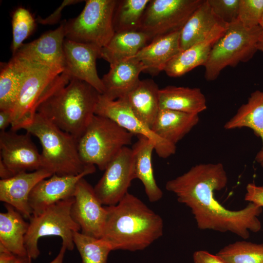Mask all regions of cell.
<instances>
[{
    "label": "cell",
    "mask_w": 263,
    "mask_h": 263,
    "mask_svg": "<svg viewBox=\"0 0 263 263\" xmlns=\"http://www.w3.org/2000/svg\"><path fill=\"white\" fill-rule=\"evenodd\" d=\"M227 181L222 163L200 164L168 181L165 188L190 209L200 229L230 232L245 240L250 232L261 230L259 216L263 208L252 203L240 210L226 208L215 198V192L224 189Z\"/></svg>",
    "instance_id": "6da1fadb"
},
{
    "label": "cell",
    "mask_w": 263,
    "mask_h": 263,
    "mask_svg": "<svg viewBox=\"0 0 263 263\" xmlns=\"http://www.w3.org/2000/svg\"><path fill=\"white\" fill-rule=\"evenodd\" d=\"M107 211L102 239L112 250H142L163 234L162 217L136 196L128 192Z\"/></svg>",
    "instance_id": "7a4b0ae2"
},
{
    "label": "cell",
    "mask_w": 263,
    "mask_h": 263,
    "mask_svg": "<svg viewBox=\"0 0 263 263\" xmlns=\"http://www.w3.org/2000/svg\"><path fill=\"white\" fill-rule=\"evenodd\" d=\"M100 94L89 84L71 78L41 103L37 113L77 140L95 115Z\"/></svg>",
    "instance_id": "3957f363"
},
{
    "label": "cell",
    "mask_w": 263,
    "mask_h": 263,
    "mask_svg": "<svg viewBox=\"0 0 263 263\" xmlns=\"http://www.w3.org/2000/svg\"><path fill=\"white\" fill-rule=\"evenodd\" d=\"M22 72L19 94L12 111L11 130L23 129L33 120L38 107L68 84L70 76L61 70L13 56Z\"/></svg>",
    "instance_id": "277c9868"
},
{
    "label": "cell",
    "mask_w": 263,
    "mask_h": 263,
    "mask_svg": "<svg viewBox=\"0 0 263 263\" xmlns=\"http://www.w3.org/2000/svg\"><path fill=\"white\" fill-rule=\"evenodd\" d=\"M23 130L39 141L41 169L53 175H75L92 166L86 165L81 161L77 140L40 113H37Z\"/></svg>",
    "instance_id": "5b68a950"
},
{
    "label": "cell",
    "mask_w": 263,
    "mask_h": 263,
    "mask_svg": "<svg viewBox=\"0 0 263 263\" xmlns=\"http://www.w3.org/2000/svg\"><path fill=\"white\" fill-rule=\"evenodd\" d=\"M133 135L112 119L95 114L77 140L80 159L104 171L120 150L132 144Z\"/></svg>",
    "instance_id": "8992f818"
},
{
    "label": "cell",
    "mask_w": 263,
    "mask_h": 263,
    "mask_svg": "<svg viewBox=\"0 0 263 263\" xmlns=\"http://www.w3.org/2000/svg\"><path fill=\"white\" fill-rule=\"evenodd\" d=\"M260 33L259 26L248 29L238 19L228 24L224 34L213 45L204 66L206 80L214 81L226 67H234L252 59L258 51Z\"/></svg>",
    "instance_id": "52a82bcc"
},
{
    "label": "cell",
    "mask_w": 263,
    "mask_h": 263,
    "mask_svg": "<svg viewBox=\"0 0 263 263\" xmlns=\"http://www.w3.org/2000/svg\"><path fill=\"white\" fill-rule=\"evenodd\" d=\"M74 201V197L68 198L49 206L39 213L32 214L25 236V248L32 259H37L40 254L38 241L45 236H58L62 239V245L67 250H73L74 233L80 230L71 214Z\"/></svg>",
    "instance_id": "ba28073f"
},
{
    "label": "cell",
    "mask_w": 263,
    "mask_h": 263,
    "mask_svg": "<svg viewBox=\"0 0 263 263\" xmlns=\"http://www.w3.org/2000/svg\"><path fill=\"white\" fill-rule=\"evenodd\" d=\"M76 17L63 22L65 38L105 47L115 33L113 18L117 0H87Z\"/></svg>",
    "instance_id": "9c48e42d"
},
{
    "label": "cell",
    "mask_w": 263,
    "mask_h": 263,
    "mask_svg": "<svg viewBox=\"0 0 263 263\" xmlns=\"http://www.w3.org/2000/svg\"><path fill=\"white\" fill-rule=\"evenodd\" d=\"M204 0H150L138 30L150 41L159 37L180 31Z\"/></svg>",
    "instance_id": "30bf717a"
},
{
    "label": "cell",
    "mask_w": 263,
    "mask_h": 263,
    "mask_svg": "<svg viewBox=\"0 0 263 263\" xmlns=\"http://www.w3.org/2000/svg\"><path fill=\"white\" fill-rule=\"evenodd\" d=\"M135 179L132 148L125 147L113 158L94 187L97 198L104 206L116 205L128 192Z\"/></svg>",
    "instance_id": "8fae6325"
},
{
    "label": "cell",
    "mask_w": 263,
    "mask_h": 263,
    "mask_svg": "<svg viewBox=\"0 0 263 263\" xmlns=\"http://www.w3.org/2000/svg\"><path fill=\"white\" fill-rule=\"evenodd\" d=\"M95 114L109 118L133 135H143L154 144L155 151L160 158L174 154L176 145L162 139L140 120L131 109L125 97L111 100L100 94Z\"/></svg>",
    "instance_id": "7c38bea8"
},
{
    "label": "cell",
    "mask_w": 263,
    "mask_h": 263,
    "mask_svg": "<svg viewBox=\"0 0 263 263\" xmlns=\"http://www.w3.org/2000/svg\"><path fill=\"white\" fill-rule=\"evenodd\" d=\"M71 214L80 227L81 232L96 238L101 237L107 211L96 195L94 188L84 177L77 183Z\"/></svg>",
    "instance_id": "4fadbf2b"
},
{
    "label": "cell",
    "mask_w": 263,
    "mask_h": 263,
    "mask_svg": "<svg viewBox=\"0 0 263 263\" xmlns=\"http://www.w3.org/2000/svg\"><path fill=\"white\" fill-rule=\"evenodd\" d=\"M101 49L94 45L65 38L63 43V72L71 78L89 84L102 94L104 87L96 69V59L100 58Z\"/></svg>",
    "instance_id": "5bb4252c"
},
{
    "label": "cell",
    "mask_w": 263,
    "mask_h": 263,
    "mask_svg": "<svg viewBox=\"0 0 263 263\" xmlns=\"http://www.w3.org/2000/svg\"><path fill=\"white\" fill-rule=\"evenodd\" d=\"M28 132H0V159L16 175L41 169V155Z\"/></svg>",
    "instance_id": "9a60e30c"
},
{
    "label": "cell",
    "mask_w": 263,
    "mask_h": 263,
    "mask_svg": "<svg viewBox=\"0 0 263 263\" xmlns=\"http://www.w3.org/2000/svg\"><path fill=\"white\" fill-rule=\"evenodd\" d=\"M95 171V167L92 165L78 175L53 174L40 181L33 189L29 198L33 214L39 213L51 205L73 197L79 180Z\"/></svg>",
    "instance_id": "2e32d148"
},
{
    "label": "cell",
    "mask_w": 263,
    "mask_h": 263,
    "mask_svg": "<svg viewBox=\"0 0 263 263\" xmlns=\"http://www.w3.org/2000/svg\"><path fill=\"white\" fill-rule=\"evenodd\" d=\"M65 39L62 22L56 29L44 33L29 43L23 44L13 56L63 72Z\"/></svg>",
    "instance_id": "e0dca14e"
},
{
    "label": "cell",
    "mask_w": 263,
    "mask_h": 263,
    "mask_svg": "<svg viewBox=\"0 0 263 263\" xmlns=\"http://www.w3.org/2000/svg\"><path fill=\"white\" fill-rule=\"evenodd\" d=\"M53 174L44 169L18 173L11 178L0 180V200L12 207L25 219L33 214L29 203L30 194L41 180Z\"/></svg>",
    "instance_id": "ac0fdd59"
},
{
    "label": "cell",
    "mask_w": 263,
    "mask_h": 263,
    "mask_svg": "<svg viewBox=\"0 0 263 263\" xmlns=\"http://www.w3.org/2000/svg\"><path fill=\"white\" fill-rule=\"evenodd\" d=\"M109 72L101 78L104 87L102 94L111 100L125 97L140 81L139 75L145 67L131 57L110 65Z\"/></svg>",
    "instance_id": "d6986e66"
},
{
    "label": "cell",
    "mask_w": 263,
    "mask_h": 263,
    "mask_svg": "<svg viewBox=\"0 0 263 263\" xmlns=\"http://www.w3.org/2000/svg\"><path fill=\"white\" fill-rule=\"evenodd\" d=\"M228 24L216 26L203 40L180 52L167 65L164 71L170 77H179L199 66H204L216 41L224 34Z\"/></svg>",
    "instance_id": "ffe728a7"
},
{
    "label": "cell",
    "mask_w": 263,
    "mask_h": 263,
    "mask_svg": "<svg viewBox=\"0 0 263 263\" xmlns=\"http://www.w3.org/2000/svg\"><path fill=\"white\" fill-rule=\"evenodd\" d=\"M179 35L177 31L156 38L132 57L143 64L144 72L157 75L181 52Z\"/></svg>",
    "instance_id": "44dd1931"
},
{
    "label": "cell",
    "mask_w": 263,
    "mask_h": 263,
    "mask_svg": "<svg viewBox=\"0 0 263 263\" xmlns=\"http://www.w3.org/2000/svg\"><path fill=\"white\" fill-rule=\"evenodd\" d=\"M137 140L132 150L134 163L135 179L143 184L146 195L150 202H156L161 200L163 193L155 180L152 165V154L155 151L153 143L143 135H137Z\"/></svg>",
    "instance_id": "7402d4cb"
},
{
    "label": "cell",
    "mask_w": 263,
    "mask_h": 263,
    "mask_svg": "<svg viewBox=\"0 0 263 263\" xmlns=\"http://www.w3.org/2000/svg\"><path fill=\"white\" fill-rule=\"evenodd\" d=\"M159 90L152 79L140 80L125 97L133 113L150 129L160 110Z\"/></svg>",
    "instance_id": "603a6c76"
},
{
    "label": "cell",
    "mask_w": 263,
    "mask_h": 263,
    "mask_svg": "<svg viewBox=\"0 0 263 263\" xmlns=\"http://www.w3.org/2000/svg\"><path fill=\"white\" fill-rule=\"evenodd\" d=\"M199 121V114L160 109L151 129L162 139L176 145Z\"/></svg>",
    "instance_id": "cb8c5ba5"
},
{
    "label": "cell",
    "mask_w": 263,
    "mask_h": 263,
    "mask_svg": "<svg viewBox=\"0 0 263 263\" xmlns=\"http://www.w3.org/2000/svg\"><path fill=\"white\" fill-rule=\"evenodd\" d=\"M160 109L199 114L207 108L205 95L198 88L168 86L160 89Z\"/></svg>",
    "instance_id": "d4e9b609"
},
{
    "label": "cell",
    "mask_w": 263,
    "mask_h": 263,
    "mask_svg": "<svg viewBox=\"0 0 263 263\" xmlns=\"http://www.w3.org/2000/svg\"><path fill=\"white\" fill-rule=\"evenodd\" d=\"M221 24L225 23L214 14L207 0H204L180 31L181 51L204 40L216 26Z\"/></svg>",
    "instance_id": "484cf974"
},
{
    "label": "cell",
    "mask_w": 263,
    "mask_h": 263,
    "mask_svg": "<svg viewBox=\"0 0 263 263\" xmlns=\"http://www.w3.org/2000/svg\"><path fill=\"white\" fill-rule=\"evenodd\" d=\"M5 206L6 212L0 213V244L18 257L27 256L25 236L29 223L13 207Z\"/></svg>",
    "instance_id": "4316f807"
},
{
    "label": "cell",
    "mask_w": 263,
    "mask_h": 263,
    "mask_svg": "<svg viewBox=\"0 0 263 263\" xmlns=\"http://www.w3.org/2000/svg\"><path fill=\"white\" fill-rule=\"evenodd\" d=\"M150 42L149 36L139 30L115 32L101 49L100 58L111 65L133 57Z\"/></svg>",
    "instance_id": "83f0119b"
},
{
    "label": "cell",
    "mask_w": 263,
    "mask_h": 263,
    "mask_svg": "<svg viewBox=\"0 0 263 263\" xmlns=\"http://www.w3.org/2000/svg\"><path fill=\"white\" fill-rule=\"evenodd\" d=\"M224 127L225 130L244 127L250 129L262 140L263 150V90L252 92L247 102L239 108Z\"/></svg>",
    "instance_id": "f1b7e54d"
},
{
    "label": "cell",
    "mask_w": 263,
    "mask_h": 263,
    "mask_svg": "<svg viewBox=\"0 0 263 263\" xmlns=\"http://www.w3.org/2000/svg\"><path fill=\"white\" fill-rule=\"evenodd\" d=\"M22 79L21 70L11 58L0 65V111H10L16 103Z\"/></svg>",
    "instance_id": "f546056e"
},
{
    "label": "cell",
    "mask_w": 263,
    "mask_h": 263,
    "mask_svg": "<svg viewBox=\"0 0 263 263\" xmlns=\"http://www.w3.org/2000/svg\"><path fill=\"white\" fill-rule=\"evenodd\" d=\"M150 0H117L113 23L115 32L138 30Z\"/></svg>",
    "instance_id": "4dcf8cb0"
},
{
    "label": "cell",
    "mask_w": 263,
    "mask_h": 263,
    "mask_svg": "<svg viewBox=\"0 0 263 263\" xmlns=\"http://www.w3.org/2000/svg\"><path fill=\"white\" fill-rule=\"evenodd\" d=\"M216 254L227 263H263V244L236 241Z\"/></svg>",
    "instance_id": "1f68e13d"
},
{
    "label": "cell",
    "mask_w": 263,
    "mask_h": 263,
    "mask_svg": "<svg viewBox=\"0 0 263 263\" xmlns=\"http://www.w3.org/2000/svg\"><path fill=\"white\" fill-rule=\"evenodd\" d=\"M75 245L78 250L82 263H107L110 246L101 238H96L75 232L73 235Z\"/></svg>",
    "instance_id": "d6a6232c"
},
{
    "label": "cell",
    "mask_w": 263,
    "mask_h": 263,
    "mask_svg": "<svg viewBox=\"0 0 263 263\" xmlns=\"http://www.w3.org/2000/svg\"><path fill=\"white\" fill-rule=\"evenodd\" d=\"M36 26L35 20L30 12L23 7L14 12L12 19L13 56L24 44L23 41L32 33Z\"/></svg>",
    "instance_id": "836d02e7"
},
{
    "label": "cell",
    "mask_w": 263,
    "mask_h": 263,
    "mask_svg": "<svg viewBox=\"0 0 263 263\" xmlns=\"http://www.w3.org/2000/svg\"><path fill=\"white\" fill-rule=\"evenodd\" d=\"M263 14V0H240L238 20L245 28L259 26Z\"/></svg>",
    "instance_id": "e575fe53"
},
{
    "label": "cell",
    "mask_w": 263,
    "mask_h": 263,
    "mask_svg": "<svg viewBox=\"0 0 263 263\" xmlns=\"http://www.w3.org/2000/svg\"><path fill=\"white\" fill-rule=\"evenodd\" d=\"M214 14L224 23L238 19L240 0H207Z\"/></svg>",
    "instance_id": "d590c367"
},
{
    "label": "cell",
    "mask_w": 263,
    "mask_h": 263,
    "mask_svg": "<svg viewBox=\"0 0 263 263\" xmlns=\"http://www.w3.org/2000/svg\"><path fill=\"white\" fill-rule=\"evenodd\" d=\"M244 200L263 207V186H257L254 183H248L246 187Z\"/></svg>",
    "instance_id": "8d00e7d4"
},
{
    "label": "cell",
    "mask_w": 263,
    "mask_h": 263,
    "mask_svg": "<svg viewBox=\"0 0 263 263\" xmlns=\"http://www.w3.org/2000/svg\"><path fill=\"white\" fill-rule=\"evenodd\" d=\"M194 263H227L216 254L206 250H198L193 254Z\"/></svg>",
    "instance_id": "74e56055"
},
{
    "label": "cell",
    "mask_w": 263,
    "mask_h": 263,
    "mask_svg": "<svg viewBox=\"0 0 263 263\" xmlns=\"http://www.w3.org/2000/svg\"><path fill=\"white\" fill-rule=\"evenodd\" d=\"M18 256L0 244V263H15Z\"/></svg>",
    "instance_id": "f35d334b"
},
{
    "label": "cell",
    "mask_w": 263,
    "mask_h": 263,
    "mask_svg": "<svg viewBox=\"0 0 263 263\" xmlns=\"http://www.w3.org/2000/svg\"><path fill=\"white\" fill-rule=\"evenodd\" d=\"M12 112L10 111H0V130L5 131L11 125Z\"/></svg>",
    "instance_id": "ab89813d"
},
{
    "label": "cell",
    "mask_w": 263,
    "mask_h": 263,
    "mask_svg": "<svg viewBox=\"0 0 263 263\" xmlns=\"http://www.w3.org/2000/svg\"><path fill=\"white\" fill-rule=\"evenodd\" d=\"M15 175L9 168L0 159V179H7Z\"/></svg>",
    "instance_id": "60d3db41"
},
{
    "label": "cell",
    "mask_w": 263,
    "mask_h": 263,
    "mask_svg": "<svg viewBox=\"0 0 263 263\" xmlns=\"http://www.w3.org/2000/svg\"><path fill=\"white\" fill-rule=\"evenodd\" d=\"M259 26L261 28V33L257 47L258 51L261 52L263 54V14L259 23Z\"/></svg>",
    "instance_id": "b9f144b4"
},
{
    "label": "cell",
    "mask_w": 263,
    "mask_h": 263,
    "mask_svg": "<svg viewBox=\"0 0 263 263\" xmlns=\"http://www.w3.org/2000/svg\"><path fill=\"white\" fill-rule=\"evenodd\" d=\"M67 250L66 247L62 245L59 252L55 258L49 263H63L65 251Z\"/></svg>",
    "instance_id": "7bdbcfd3"
},
{
    "label": "cell",
    "mask_w": 263,
    "mask_h": 263,
    "mask_svg": "<svg viewBox=\"0 0 263 263\" xmlns=\"http://www.w3.org/2000/svg\"><path fill=\"white\" fill-rule=\"evenodd\" d=\"M255 160L263 168V150H260L256 155Z\"/></svg>",
    "instance_id": "ee69618b"
},
{
    "label": "cell",
    "mask_w": 263,
    "mask_h": 263,
    "mask_svg": "<svg viewBox=\"0 0 263 263\" xmlns=\"http://www.w3.org/2000/svg\"><path fill=\"white\" fill-rule=\"evenodd\" d=\"M32 259L28 256L18 257L15 263H32Z\"/></svg>",
    "instance_id": "f6af8a7d"
}]
</instances>
